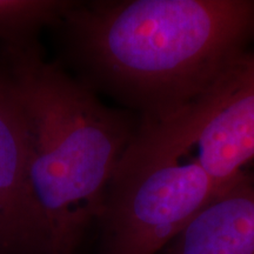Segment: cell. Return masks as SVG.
I'll list each match as a JSON object with an SVG mask.
<instances>
[{
  "label": "cell",
  "mask_w": 254,
  "mask_h": 254,
  "mask_svg": "<svg viewBox=\"0 0 254 254\" xmlns=\"http://www.w3.org/2000/svg\"><path fill=\"white\" fill-rule=\"evenodd\" d=\"M58 26L82 82L140 118L170 119L254 49V0L74 1Z\"/></svg>",
  "instance_id": "6da1fadb"
},
{
  "label": "cell",
  "mask_w": 254,
  "mask_h": 254,
  "mask_svg": "<svg viewBox=\"0 0 254 254\" xmlns=\"http://www.w3.org/2000/svg\"><path fill=\"white\" fill-rule=\"evenodd\" d=\"M0 67L26 118L30 183L47 227L50 254H75L99 220L138 123L47 62L36 37L0 43Z\"/></svg>",
  "instance_id": "7a4b0ae2"
},
{
  "label": "cell",
  "mask_w": 254,
  "mask_h": 254,
  "mask_svg": "<svg viewBox=\"0 0 254 254\" xmlns=\"http://www.w3.org/2000/svg\"><path fill=\"white\" fill-rule=\"evenodd\" d=\"M222 190L157 120L140 118L111 179L100 254H159Z\"/></svg>",
  "instance_id": "3957f363"
},
{
  "label": "cell",
  "mask_w": 254,
  "mask_h": 254,
  "mask_svg": "<svg viewBox=\"0 0 254 254\" xmlns=\"http://www.w3.org/2000/svg\"><path fill=\"white\" fill-rule=\"evenodd\" d=\"M222 190L254 168V49L201 103L155 119Z\"/></svg>",
  "instance_id": "277c9868"
},
{
  "label": "cell",
  "mask_w": 254,
  "mask_h": 254,
  "mask_svg": "<svg viewBox=\"0 0 254 254\" xmlns=\"http://www.w3.org/2000/svg\"><path fill=\"white\" fill-rule=\"evenodd\" d=\"M0 253L50 254L49 233L30 183L25 113L0 67Z\"/></svg>",
  "instance_id": "5b68a950"
},
{
  "label": "cell",
  "mask_w": 254,
  "mask_h": 254,
  "mask_svg": "<svg viewBox=\"0 0 254 254\" xmlns=\"http://www.w3.org/2000/svg\"><path fill=\"white\" fill-rule=\"evenodd\" d=\"M164 254H254V168L208 202Z\"/></svg>",
  "instance_id": "8992f818"
},
{
  "label": "cell",
  "mask_w": 254,
  "mask_h": 254,
  "mask_svg": "<svg viewBox=\"0 0 254 254\" xmlns=\"http://www.w3.org/2000/svg\"><path fill=\"white\" fill-rule=\"evenodd\" d=\"M74 1L0 0V43L37 36L40 28L58 25Z\"/></svg>",
  "instance_id": "52a82bcc"
}]
</instances>
